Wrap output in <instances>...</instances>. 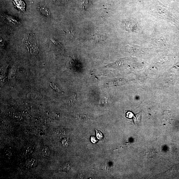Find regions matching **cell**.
I'll list each match as a JSON object with an SVG mask.
<instances>
[{"label": "cell", "mask_w": 179, "mask_h": 179, "mask_svg": "<svg viewBox=\"0 0 179 179\" xmlns=\"http://www.w3.org/2000/svg\"><path fill=\"white\" fill-rule=\"evenodd\" d=\"M106 35L103 32L97 31L93 35V39L95 42L98 43L102 42L105 41Z\"/></svg>", "instance_id": "6da1fadb"}, {"label": "cell", "mask_w": 179, "mask_h": 179, "mask_svg": "<svg viewBox=\"0 0 179 179\" xmlns=\"http://www.w3.org/2000/svg\"><path fill=\"white\" fill-rule=\"evenodd\" d=\"M14 5L20 11L24 12L26 5L22 0H14Z\"/></svg>", "instance_id": "7a4b0ae2"}, {"label": "cell", "mask_w": 179, "mask_h": 179, "mask_svg": "<svg viewBox=\"0 0 179 179\" xmlns=\"http://www.w3.org/2000/svg\"><path fill=\"white\" fill-rule=\"evenodd\" d=\"M37 161L35 158H31L28 160L26 162V165L28 168H34L37 166Z\"/></svg>", "instance_id": "3957f363"}, {"label": "cell", "mask_w": 179, "mask_h": 179, "mask_svg": "<svg viewBox=\"0 0 179 179\" xmlns=\"http://www.w3.org/2000/svg\"><path fill=\"white\" fill-rule=\"evenodd\" d=\"M126 82V81L125 80L123 79L119 80H118L114 81H112L110 82V83L109 84V85H113V86H116L117 85H121V84H124Z\"/></svg>", "instance_id": "277c9868"}, {"label": "cell", "mask_w": 179, "mask_h": 179, "mask_svg": "<svg viewBox=\"0 0 179 179\" xmlns=\"http://www.w3.org/2000/svg\"><path fill=\"white\" fill-rule=\"evenodd\" d=\"M88 0H81L80 6L81 9L84 11L86 10L88 7Z\"/></svg>", "instance_id": "5b68a950"}, {"label": "cell", "mask_w": 179, "mask_h": 179, "mask_svg": "<svg viewBox=\"0 0 179 179\" xmlns=\"http://www.w3.org/2000/svg\"><path fill=\"white\" fill-rule=\"evenodd\" d=\"M41 152L44 156L48 157L50 154V151L47 147H43L41 150Z\"/></svg>", "instance_id": "8992f818"}, {"label": "cell", "mask_w": 179, "mask_h": 179, "mask_svg": "<svg viewBox=\"0 0 179 179\" xmlns=\"http://www.w3.org/2000/svg\"><path fill=\"white\" fill-rule=\"evenodd\" d=\"M141 117V113L137 114L134 118V121L135 124L138 125L140 123Z\"/></svg>", "instance_id": "52a82bcc"}, {"label": "cell", "mask_w": 179, "mask_h": 179, "mask_svg": "<svg viewBox=\"0 0 179 179\" xmlns=\"http://www.w3.org/2000/svg\"><path fill=\"white\" fill-rule=\"evenodd\" d=\"M112 5L110 3H106L104 6H103V9L105 10L109 11L110 10Z\"/></svg>", "instance_id": "ba28073f"}, {"label": "cell", "mask_w": 179, "mask_h": 179, "mask_svg": "<svg viewBox=\"0 0 179 179\" xmlns=\"http://www.w3.org/2000/svg\"><path fill=\"white\" fill-rule=\"evenodd\" d=\"M95 131H96V135L97 137V138L99 140H101L103 138V135L102 133L96 129H95Z\"/></svg>", "instance_id": "9c48e42d"}, {"label": "cell", "mask_w": 179, "mask_h": 179, "mask_svg": "<svg viewBox=\"0 0 179 179\" xmlns=\"http://www.w3.org/2000/svg\"><path fill=\"white\" fill-rule=\"evenodd\" d=\"M63 168L64 170L65 171L68 170L70 168V166L69 165V164L65 165L63 166Z\"/></svg>", "instance_id": "30bf717a"}, {"label": "cell", "mask_w": 179, "mask_h": 179, "mask_svg": "<svg viewBox=\"0 0 179 179\" xmlns=\"http://www.w3.org/2000/svg\"><path fill=\"white\" fill-rule=\"evenodd\" d=\"M91 142H92L93 143H95L97 141L95 138L93 136H91Z\"/></svg>", "instance_id": "8fae6325"}]
</instances>
